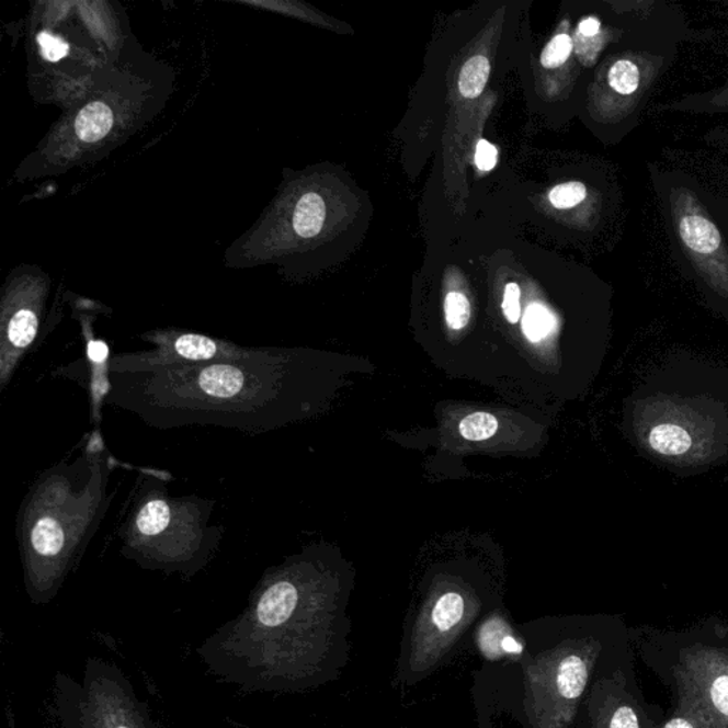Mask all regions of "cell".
Returning <instances> with one entry per match:
<instances>
[{
    "mask_svg": "<svg viewBox=\"0 0 728 728\" xmlns=\"http://www.w3.org/2000/svg\"><path fill=\"white\" fill-rule=\"evenodd\" d=\"M673 231L694 271L718 295L728 298V246L720 227L687 186L669 195Z\"/></svg>",
    "mask_w": 728,
    "mask_h": 728,
    "instance_id": "obj_1",
    "label": "cell"
},
{
    "mask_svg": "<svg viewBox=\"0 0 728 728\" xmlns=\"http://www.w3.org/2000/svg\"><path fill=\"white\" fill-rule=\"evenodd\" d=\"M242 349L229 348L203 334L184 333L158 352L113 359L112 371H144L177 363H211L235 356Z\"/></svg>",
    "mask_w": 728,
    "mask_h": 728,
    "instance_id": "obj_2",
    "label": "cell"
},
{
    "mask_svg": "<svg viewBox=\"0 0 728 728\" xmlns=\"http://www.w3.org/2000/svg\"><path fill=\"white\" fill-rule=\"evenodd\" d=\"M662 70V57L632 52L617 57L606 71L607 90L615 95L619 114H635Z\"/></svg>",
    "mask_w": 728,
    "mask_h": 728,
    "instance_id": "obj_3",
    "label": "cell"
},
{
    "mask_svg": "<svg viewBox=\"0 0 728 728\" xmlns=\"http://www.w3.org/2000/svg\"><path fill=\"white\" fill-rule=\"evenodd\" d=\"M464 616L466 602L459 593L448 592L440 598L431 611L428 632L416 635L417 660L428 664L435 662L459 634Z\"/></svg>",
    "mask_w": 728,
    "mask_h": 728,
    "instance_id": "obj_4",
    "label": "cell"
},
{
    "mask_svg": "<svg viewBox=\"0 0 728 728\" xmlns=\"http://www.w3.org/2000/svg\"><path fill=\"white\" fill-rule=\"evenodd\" d=\"M698 433L694 423L683 417L664 416L648 431L651 452L663 458L682 459L697 447Z\"/></svg>",
    "mask_w": 728,
    "mask_h": 728,
    "instance_id": "obj_5",
    "label": "cell"
},
{
    "mask_svg": "<svg viewBox=\"0 0 728 728\" xmlns=\"http://www.w3.org/2000/svg\"><path fill=\"white\" fill-rule=\"evenodd\" d=\"M298 588L289 581L273 583L262 593L255 610L257 624L265 629H275L291 621L298 607Z\"/></svg>",
    "mask_w": 728,
    "mask_h": 728,
    "instance_id": "obj_6",
    "label": "cell"
},
{
    "mask_svg": "<svg viewBox=\"0 0 728 728\" xmlns=\"http://www.w3.org/2000/svg\"><path fill=\"white\" fill-rule=\"evenodd\" d=\"M478 644L487 659L498 660L504 656H520L524 651V646L511 634L510 626L504 621L490 619L482 625L478 634Z\"/></svg>",
    "mask_w": 728,
    "mask_h": 728,
    "instance_id": "obj_7",
    "label": "cell"
},
{
    "mask_svg": "<svg viewBox=\"0 0 728 728\" xmlns=\"http://www.w3.org/2000/svg\"><path fill=\"white\" fill-rule=\"evenodd\" d=\"M588 666L578 655H568L558 663L554 676V693L560 701L575 702L581 697L588 683Z\"/></svg>",
    "mask_w": 728,
    "mask_h": 728,
    "instance_id": "obj_8",
    "label": "cell"
},
{
    "mask_svg": "<svg viewBox=\"0 0 728 728\" xmlns=\"http://www.w3.org/2000/svg\"><path fill=\"white\" fill-rule=\"evenodd\" d=\"M113 127V112L102 102L86 105L76 118V134L81 141L95 143L102 140Z\"/></svg>",
    "mask_w": 728,
    "mask_h": 728,
    "instance_id": "obj_9",
    "label": "cell"
},
{
    "mask_svg": "<svg viewBox=\"0 0 728 728\" xmlns=\"http://www.w3.org/2000/svg\"><path fill=\"white\" fill-rule=\"evenodd\" d=\"M37 328H39L37 316L31 309L18 310L12 316L7 330L8 346L11 348V354L4 359L3 367L7 366L9 359L16 361L22 352L31 346L36 338Z\"/></svg>",
    "mask_w": 728,
    "mask_h": 728,
    "instance_id": "obj_10",
    "label": "cell"
},
{
    "mask_svg": "<svg viewBox=\"0 0 728 728\" xmlns=\"http://www.w3.org/2000/svg\"><path fill=\"white\" fill-rule=\"evenodd\" d=\"M326 205L322 196L308 193L302 196L294 214V228L302 238H314L325 224Z\"/></svg>",
    "mask_w": 728,
    "mask_h": 728,
    "instance_id": "obj_11",
    "label": "cell"
},
{
    "mask_svg": "<svg viewBox=\"0 0 728 728\" xmlns=\"http://www.w3.org/2000/svg\"><path fill=\"white\" fill-rule=\"evenodd\" d=\"M172 511L169 502L151 500L138 511L136 525L138 534L146 538H157L171 525Z\"/></svg>",
    "mask_w": 728,
    "mask_h": 728,
    "instance_id": "obj_12",
    "label": "cell"
},
{
    "mask_svg": "<svg viewBox=\"0 0 728 728\" xmlns=\"http://www.w3.org/2000/svg\"><path fill=\"white\" fill-rule=\"evenodd\" d=\"M490 61L484 56H474L463 66L458 88L466 99H476L486 89L490 78Z\"/></svg>",
    "mask_w": 728,
    "mask_h": 728,
    "instance_id": "obj_13",
    "label": "cell"
},
{
    "mask_svg": "<svg viewBox=\"0 0 728 728\" xmlns=\"http://www.w3.org/2000/svg\"><path fill=\"white\" fill-rule=\"evenodd\" d=\"M670 109L706 114L728 113V86L713 91V93L698 94L684 99L682 102L670 105Z\"/></svg>",
    "mask_w": 728,
    "mask_h": 728,
    "instance_id": "obj_14",
    "label": "cell"
},
{
    "mask_svg": "<svg viewBox=\"0 0 728 728\" xmlns=\"http://www.w3.org/2000/svg\"><path fill=\"white\" fill-rule=\"evenodd\" d=\"M498 420L490 413H473L459 423V433L469 442H484L497 433Z\"/></svg>",
    "mask_w": 728,
    "mask_h": 728,
    "instance_id": "obj_15",
    "label": "cell"
},
{
    "mask_svg": "<svg viewBox=\"0 0 728 728\" xmlns=\"http://www.w3.org/2000/svg\"><path fill=\"white\" fill-rule=\"evenodd\" d=\"M554 316L544 306L535 304L526 310L522 329L531 342H539L541 339L548 337L550 330L554 329Z\"/></svg>",
    "mask_w": 728,
    "mask_h": 728,
    "instance_id": "obj_16",
    "label": "cell"
},
{
    "mask_svg": "<svg viewBox=\"0 0 728 728\" xmlns=\"http://www.w3.org/2000/svg\"><path fill=\"white\" fill-rule=\"evenodd\" d=\"M587 186L579 181L565 182V184L555 186L549 193L550 203L558 209L577 207L587 200Z\"/></svg>",
    "mask_w": 728,
    "mask_h": 728,
    "instance_id": "obj_17",
    "label": "cell"
},
{
    "mask_svg": "<svg viewBox=\"0 0 728 728\" xmlns=\"http://www.w3.org/2000/svg\"><path fill=\"white\" fill-rule=\"evenodd\" d=\"M445 320L450 328L462 330L466 328L469 318H471V306L463 294L452 292L444 302Z\"/></svg>",
    "mask_w": 728,
    "mask_h": 728,
    "instance_id": "obj_18",
    "label": "cell"
},
{
    "mask_svg": "<svg viewBox=\"0 0 728 728\" xmlns=\"http://www.w3.org/2000/svg\"><path fill=\"white\" fill-rule=\"evenodd\" d=\"M573 50V41L571 36L567 33H560V35L555 36L553 41L548 43V46L545 47L543 56H541V64H543L546 69H554V67L562 66L567 64L569 56Z\"/></svg>",
    "mask_w": 728,
    "mask_h": 728,
    "instance_id": "obj_19",
    "label": "cell"
},
{
    "mask_svg": "<svg viewBox=\"0 0 728 728\" xmlns=\"http://www.w3.org/2000/svg\"><path fill=\"white\" fill-rule=\"evenodd\" d=\"M43 57L49 61H59L69 55L70 47L64 39L52 35L49 32H42L37 36Z\"/></svg>",
    "mask_w": 728,
    "mask_h": 728,
    "instance_id": "obj_20",
    "label": "cell"
},
{
    "mask_svg": "<svg viewBox=\"0 0 728 728\" xmlns=\"http://www.w3.org/2000/svg\"><path fill=\"white\" fill-rule=\"evenodd\" d=\"M521 291L516 284H508L504 292V302H502V309H504L505 318L510 323H519L521 318Z\"/></svg>",
    "mask_w": 728,
    "mask_h": 728,
    "instance_id": "obj_21",
    "label": "cell"
},
{
    "mask_svg": "<svg viewBox=\"0 0 728 728\" xmlns=\"http://www.w3.org/2000/svg\"><path fill=\"white\" fill-rule=\"evenodd\" d=\"M710 697L716 710L728 717V674L715 679L710 687Z\"/></svg>",
    "mask_w": 728,
    "mask_h": 728,
    "instance_id": "obj_22",
    "label": "cell"
},
{
    "mask_svg": "<svg viewBox=\"0 0 728 728\" xmlns=\"http://www.w3.org/2000/svg\"><path fill=\"white\" fill-rule=\"evenodd\" d=\"M498 151L491 143L480 140L477 144L476 164L481 171H491L497 164Z\"/></svg>",
    "mask_w": 728,
    "mask_h": 728,
    "instance_id": "obj_23",
    "label": "cell"
},
{
    "mask_svg": "<svg viewBox=\"0 0 728 728\" xmlns=\"http://www.w3.org/2000/svg\"><path fill=\"white\" fill-rule=\"evenodd\" d=\"M611 728H639L636 713L630 707L617 708L611 720Z\"/></svg>",
    "mask_w": 728,
    "mask_h": 728,
    "instance_id": "obj_24",
    "label": "cell"
},
{
    "mask_svg": "<svg viewBox=\"0 0 728 728\" xmlns=\"http://www.w3.org/2000/svg\"><path fill=\"white\" fill-rule=\"evenodd\" d=\"M602 32V23L596 18H587L579 23L578 35L581 36H596Z\"/></svg>",
    "mask_w": 728,
    "mask_h": 728,
    "instance_id": "obj_25",
    "label": "cell"
},
{
    "mask_svg": "<svg viewBox=\"0 0 728 728\" xmlns=\"http://www.w3.org/2000/svg\"><path fill=\"white\" fill-rule=\"evenodd\" d=\"M664 728H694L687 720H684V718H673V720H670L668 725L664 726Z\"/></svg>",
    "mask_w": 728,
    "mask_h": 728,
    "instance_id": "obj_26",
    "label": "cell"
},
{
    "mask_svg": "<svg viewBox=\"0 0 728 728\" xmlns=\"http://www.w3.org/2000/svg\"><path fill=\"white\" fill-rule=\"evenodd\" d=\"M117 728H130V727H126V726H120V727H117Z\"/></svg>",
    "mask_w": 728,
    "mask_h": 728,
    "instance_id": "obj_27",
    "label": "cell"
}]
</instances>
